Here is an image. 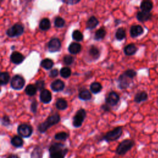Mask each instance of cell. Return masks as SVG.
<instances>
[{"label": "cell", "instance_id": "37", "mask_svg": "<svg viewBox=\"0 0 158 158\" xmlns=\"http://www.w3.org/2000/svg\"><path fill=\"white\" fill-rule=\"evenodd\" d=\"M55 25L57 28H62L65 25V21L61 17H56L54 22Z\"/></svg>", "mask_w": 158, "mask_h": 158}, {"label": "cell", "instance_id": "31", "mask_svg": "<svg viewBox=\"0 0 158 158\" xmlns=\"http://www.w3.org/2000/svg\"><path fill=\"white\" fill-rule=\"evenodd\" d=\"M36 91H37L36 87H35V85L32 84H30L27 85L25 89V93L30 96H32L35 95L36 93Z\"/></svg>", "mask_w": 158, "mask_h": 158}, {"label": "cell", "instance_id": "40", "mask_svg": "<svg viewBox=\"0 0 158 158\" xmlns=\"http://www.w3.org/2000/svg\"><path fill=\"white\" fill-rule=\"evenodd\" d=\"M35 87H36L37 90L40 91H42L44 90L45 87V82L43 80H40L36 82L35 83Z\"/></svg>", "mask_w": 158, "mask_h": 158}, {"label": "cell", "instance_id": "34", "mask_svg": "<svg viewBox=\"0 0 158 158\" xmlns=\"http://www.w3.org/2000/svg\"><path fill=\"white\" fill-rule=\"evenodd\" d=\"M72 38L75 40V41L81 42L83 40L84 36L81 31L76 30H74L72 33Z\"/></svg>", "mask_w": 158, "mask_h": 158}, {"label": "cell", "instance_id": "5", "mask_svg": "<svg viewBox=\"0 0 158 158\" xmlns=\"http://www.w3.org/2000/svg\"><path fill=\"white\" fill-rule=\"evenodd\" d=\"M87 113L85 109H79L74 115L73 118V126L75 128L80 127L82 126L85 118L86 117Z\"/></svg>", "mask_w": 158, "mask_h": 158}, {"label": "cell", "instance_id": "9", "mask_svg": "<svg viewBox=\"0 0 158 158\" xmlns=\"http://www.w3.org/2000/svg\"><path fill=\"white\" fill-rule=\"evenodd\" d=\"M132 82V79L127 76L124 73L121 74L118 78V87L121 90H125L129 88Z\"/></svg>", "mask_w": 158, "mask_h": 158}, {"label": "cell", "instance_id": "25", "mask_svg": "<svg viewBox=\"0 0 158 158\" xmlns=\"http://www.w3.org/2000/svg\"><path fill=\"white\" fill-rule=\"evenodd\" d=\"M89 55L93 59H98L100 56V50L96 47L92 46L89 49Z\"/></svg>", "mask_w": 158, "mask_h": 158}, {"label": "cell", "instance_id": "35", "mask_svg": "<svg viewBox=\"0 0 158 158\" xmlns=\"http://www.w3.org/2000/svg\"><path fill=\"white\" fill-rule=\"evenodd\" d=\"M60 75L64 78H69L71 75V70L69 67H62L60 70Z\"/></svg>", "mask_w": 158, "mask_h": 158}, {"label": "cell", "instance_id": "15", "mask_svg": "<svg viewBox=\"0 0 158 158\" xmlns=\"http://www.w3.org/2000/svg\"><path fill=\"white\" fill-rule=\"evenodd\" d=\"M40 101L42 103L45 104L50 103L52 100V95L51 92L47 89H44L41 92L40 95Z\"/></svg>", "mask_w": 158, "mask_h": 158}, {"label": "cell", "instance_id": "27", "mask_svg": "<svg viewBox=\"0 0 158 158\" xmlns=\"http://www.w3.org/2000/svg\"><path fill=\"white\" fill-rule=\"evenodd\" d=\"M106 34V32L105 28L104 27H101L95 32L94 39L97 41L101 40L103 39L105 37Z\"/></svg>", "mask_w": 158, "mask_h": 158}, {"label": "cell", "instance_id": "22", "mask_svg": "<svg viewBox=\"0 0 158 158\" xmlns=\"http://www.w3.org/2000/svg\"><path fill=\"white\" fill-rule=\"evenodd\" d=\"M98 20L95 16H92L89 18L87 22V28L88 30H92L95 28L98 25Z\"/></svg>", "mask_w": 158, "mask_h": 158}, {"label": "cell", "instance_id": "18", "mask_svg": "<svg viewBox=\"0 0 158 158\" xmlns=\"http://www.w3.org/2000/svg\"><path fill=\"white\" fill-rule=\"evenodd\" d=\"M65 84L63 81L61 80H56L53 81L51 84V88L53 91L58 92L64 90Z\"/></svg>", "mask_w": 158, "mask_h": 158}, {"label": "cell", "instance_id": "36", "mask_svg": "<svg viewBox=\"0 0 158 158\" xmlns=\"http://www.w3.org/2000/svg\"><path fill=\"white\" fill-rule=\"evenodd\" d=\"M69 134L64 132H61L56 134L55 135V138L56 140H61V141H65L69 138Z\"/></svg>", "mask_w": 158, "mask_h": 158}, {"label": "cell", "instance_id": "13", "mask_svg": "<svg viewBox=\"0 0 158 158\" xmlns=\"http://www.w3.org/2000/svg\"><path fill=\"white\" fill-rule=\"evenodd\" d=\"M152 14L151 13H146L144 11H138L136 15L137 20L140 22H144L150 21L152 19Z\"/></svg>", "mask_w": 158, "mask_h": 158}, {"label": "cell", "instance_id": "43", "mask_svg": "<svg viewBox=\"0 0 158 158\" xmlns=\"http://www.w3.org/2000/svg\"><path fill=\"white\" fill-rule=\"evenodd\" d=\"M36 107H37V103L36 101H34L32 104H31V110L33 113H35L36 111Z\"/></svg>", "mask_w": 158, "mask_h": 158}, {"label": "cell", "instance_id": "6", "mask_svg": "<svg viewBox=\"0 0 158 158\" xmlns=\"http://www.w3.org/2000/svg\"><path fill=\"white\" fill-rule=\"evenodd\" d=\"M17 133L21 137L28 138L33 133L32 127L27 124H22L17 127Z\"/></svg>", "mask_w": 158, "mask_h": 158}, {"label": "cell", "instance_id": "33", "mask_svg": "<svg viewBox=\"0 0 158 158\" xmlns=\"http://www.w3.org/2000/svg\"><path fill=\"white\" fill-rule=\"evenodd\" d=\"M56 107H57L58 109H59V110H64V109H66L67 107V106H68L67 102L66 101V100H65L63 99V98L58 99V101H56Z\"/></svg>", "mask_w": 158, "mask_h": 158}, {"label": "cell", "instance_id": "26", "mask_svg": "<svg viewBox=\"0 0 158 158\" xmlns=\"http://www.w3.org/2000/svg\"><path fill=\"white\" fill-rule=\"evenodd\" d=\"M10 80V76L8 72H3L0 74V84L2 85H6Z\"/></svg>", "mask_w": 158, "mask_h": 158}, {"label": "cell", "instance_id": "16", "mask_svg": "<svg viewBox=\"0 0 158 158\" xmlns=\"http://www.w3.org/2000/svg\"><path fill=\"white\" fill-rule=\"evenodd\" d=\"M153 3L149 0H145L142 1L140 3V9L141 11L146 12V13H151L152 8H153Z\"/></svg>", "mask_w": 158, "mask_h": 158}, {"label": "cell", "instance_id": "20", "mask_svg": "<svg viewBox=\"0 0 158 158\" xmlns=\"http://www.w3.org/2000/svg\"><path fill=\"white\" fill-rule=\"evenodd\" d=\"M82 46L78 43H72L68 48L70 53L72 55H77L81 51Z\"/></svg>", "mask_w": 158, "mask_h": 158}, {"label": "cell", "instance_id": "41", "mask_svg": "<svg viewBox=\"0 0 158 158\" xmlns=\"http://www.w3.org/2000/svg\"><path fill=\"white\" fill-rule=\"evenodd\" d=\"M2 124L5 126H8L11 123V121L9 119V118L6 116V115H5L2 119Z\"/></svg>", "mask_w": 158, "mask_h": 158}, {"label": "cell", "instance_id": "46", "mask_svg": "<svg viewBox=\"0 0 158 158\" xmlns=\"http://www.w3.org/2000/svg\"><path fill=\"white\" fill-rule=\"evenodd\" d=\"M7 158H19L18 156L15 155V154H11L10 156H9Z\"/></svg>", "mask_w": 158, "mask_h": 158}, {"label": "cell", "instance_id": "14", "mask_svg": "<svg viewBox=\"0 0 158 158\" xmlns=\"http://www.w3.org/2000/svg\"><path fill=\"white\" fill-rule=\"evenodd\" d=\"M10 59L13 63L18 65V64H21L24 61L25 58H24V55L20 53L19 52L14 51L11 55Z\"/></svg>", "mask_w": 158, "mask_h": 158}, {"label": "cell", "instance_id": "29", "mask_svg": "<svg viewBox=\"0 0 158 158\" xmlns=\"http://www.w3.org/2000/svg\"><path fill=\"white\" fill-rule=\"evenodd\" d=\"M126 37V32L124 28H118L115 33V38L118 41H121Z\"/></svg>", "mask_w": 158, "mask_h": 158}, {"label": "cell", "instance_id": "21", "mask_svg": "<svg viewBox=\"0 0 158 158\" xmlns=\"http://www.w3.org/2000/svg\"><path fill=\"white\" fill-rule=\"evenodd\" d=\"M43 151L40 146H36L32 151L30 158H43Z\"/></svg>", "mask_w": 158, "mask_h": 158}, {"label": "cell", "instance_id": "44", "mask_svg": "<svg viewBox=\"0 0 158 158\" xmlns=\"http://www.w3.org/2000/svg\"><path fill=\"white\" fill-rule=\"evenodd\" d=\"M101 107L103 108V110H104V111H109V109H110V107H109V105H107V104L103 105Z\"/></svg>", "mask_w": 158, "mask_h": 158}, {"label": "cell", "instance_id": "30", "mask_svg": "<svg viewBox=\"0 0 158 158\" xmlns=\"http://www.w3.org/2000/svg\"><path fill=\"white\" fill-rule=\"evenodd\" d=\"M54 65V62L48 58L45 59L42 61L41 62V66L43 67L46 70H50L51 69Z\"/></svg>", "mask_w": 158, "mask_h": 158}, {"label": "cell", "instance_id": "1", "mask_svg": "<svg viewBox=\"0 0 158 158\" xmlns=\"http://www.w3.org/2000/svg\"><path fill=\"white\" fill-rule=\"evenodd\" d=\"M68 151V148L61 143H55L49 148L50 158H64Z\"/></svg>", "mask_w": 158, "mask_h": 158}, {"label": "cell", "instance_id": "7", "mask_svg": "<svg viewBox=\"0 0 158 158\" xmlns=\"http://www.w3.org/2000/svg\"><path fill=\"white\" fill-rule=\"evenodd\" d=\"M24 32V27L19 24H16L6 31V35L9 37H16L21 35Z\"/></svg>", "mask_w": 158, "mask_h": 158}, {"label": "cell", "instance_id": "23", "mask_svg": "<svg viewBox=\"0 0 158 158\" xmlns=\"http://www.w3.org/2000/svg\"><path fill=\"white\" fill-rule=\"evenodd\" d=\"M11 143L13 146L16 148L22 147L24 145V141L21 136H14L11 138Z\"/></svg>", "mask_w": 158, "mask_h": 158}, {"label": "cell", "instance_id": "4", "mask_svg": "<svg viewBox=\"0 0 158 158\" xmlns=\"http://www.w3.org/2000/svg\"><path fill=\"white\" fill-rule=\"evenodd\" d=\"M122 134V127H117L108 132L103 137V140L107 142L114 141L119 138Z\"/></svg>", "mask_w": 158, "mask_h": 158}, {"label": "cell", "instance_id": "12", "mask_svg": "<svg viewBox=\"0 0 158 158\" xmlns=\"http://www.w3.org/2000/svg\"><path fill=\"white\" fill-rule=\"evenodd\" d=\"M144 33V29L140 25H134L130 27V34L132 38H137Z\"/></svg>", "mask_w": 158, "mask_h": 158}, {"label": "cell", "instance_id": "42", "mask_svg": "<svg viewBox=\"0 0 158 158\" xmlns=\"http://www.w3.org/2000/svg\"><path fill=\"white\" fill-rule=\"evenodd\" d=\"M58 75H59V71L57 69H55L51 70L50 71V74H49L50 77H51V78H55V77H57Z\"/></svg>", "mask_w": 158, "mask_h": 158}, {"label": "cell", "instance_id": "24", "mask_svg": "<svg viewBox=\"0 0 158 158\" xmlns=\"http://www.w3.org/2000/svg\"><path fill=\"white\" fill-rule=\"evenodd\" d=\"M39 27L42 30H48L51 27V23L48 18H44L41 20L39 24Z\"/></svg>", "mask_w": 158, "mask_h": 158}, {"label": "cell", "instance_id": "39", "mask_svg": "<svg viewBox=\"0 0 158 158\" xmlns=\"http://www.w3.org/2000/svg\"><path fill=\"white\" fill-rule=\"evenodd\" d=\"M74 59L71 55H66L63 58V61L66 65H71L73 62Z\"/></svg>", "mask_w": 158, "mask_h": 158}, {"label": "cell", "instance_id": "2", "mask_svg": "<svg viewBox=\"0 0 158 158\" xmlns=\"http://www.w3.org/2000/svg\"><path fill=\"white\" fill-rule=\"evenodd\" d=\"M60 120H61L60 115L56 113V114H53L49 116L45 122L38 125V130L42 134L45 133L51 127L59 123Z\"/></svg>", "mask_w": 158, "mask_h": 158}, {"label": "cell", "instance_id": "17", "mask_svg": "<svg viewBox=\"0 0 158 158\" xmlns=\"http://www.w3.org/2000/svg\"><path fill=\"white\" fill-rule=\"evenodd\" d=\"M148 99V95L145 91L139 92L136 93L134 96V101L138 104L147 101Z\"/></svg>", "mask_w": 158, "mask_h": 158}, {"label": "cell", "instance_id": "3", "mask_svg": "<svg viewBox=\"0 0 158 158\" xmlns=\"http://www.w3.org/2000/svg\"><path fill=\"white\" fill-rule=\"evenodd\" d=\"M135 145V142L132 140L126 139L123 140L118 145L116 149V153L118 155L122 156L129 151Z\"/></svg>", "mask_w": 158, "mask_h": 158}, {"label": "cell", "instance_id": "32", "mask_svg": "<svg viewBox=\"0 0 158 158\" xmlns=\"http://www.w3.org/2000/svg\"><path fill=\"white\" fill-rule=\"evenodd\" d=\"M102 90V85L99 82H93L90 85V90L94 94L100 93Z\"/></svg>", "mask_w": 158, "mask_h": 158}, {"label": "cell", "instance_id": "45", "mask_svg": "<svg viewBox=\"0 0 158 158\" xmlns=\"http://www.w3.org/2000/svg\"><path fill=\"white\" fill-rule=\"evenodd\" d=\"M64 3H67V4H76V3H78L79 2L78 1H67V2H63Z\"/></svg>", "mask_w": 158, "mask_h": 158}, {"label": "cell", "instance_id": "28", "mask_svg": "<svg viewBox=\"0 0 158 158\" xmlns=\"http://www.w3.org/2000/svg\"><path fill=\"white\" fill-rule=\"evenodd\" d=\"M78 98L81 100L88 101L91 100L92 94L88 90H83L78 94Z\"/></svg>", "mask_w": 158, "mask_h": 158}, {"label": "cell", "instance_id": "10", "mask_svg": "<svg viewBox=\"0 0 158 158\" xmlns=\"http://www.w3.org/2000/svg\"><path fill=\"white\" fill-rule=\"evenodd\" d=\"M48 47L49 51L51 53H55L59 51L61 48V43L59 39H58V38H52L48 43Z\"/></svg>", "mask_w": 158, "mask_h": 158}, {"label": "cell", "instance_id": "38", "mask_svg": "<svg viewBox=\"0 0 158 158\" xmlns=\"http://www.w3.org/2000/svg\"><path fill=\"white\" fill-rule=\"evenodd\" d=\"M127 76H128L129 78H130L131 79H134V77H135L137 75V72L134 70V69H129L127 70H126L124 72Z\"/></svg>", "mask_w": 158, "mask_h": 158}, {"label": "cell", "instance_id": "19", "mask_svg": "<svg viewBox=\"0 0 158 158\" xmlns=\"http://www.w3.org/2000/svg\"><path fill=\"white\" fill-rule=\"evenodd\" d=\"M137 51L138 48L134 43H131L127 45L124 49V53L127 56H133L137 52Z\"/></svg>", "mask_w": 158, "mask_h": 158}, {"label": "cell", "instance_id": "8", "mask_svg": "<svg viewBox=\"0 0 158 158\" xmlns=\"http://www.w3.org/2000/svg\"><path fill=\"white\" fill-rule=\"evenodd\" d=\"M25 85V80L24 78L19 75H14L11 81V87L16 90H19L23 88Z\"/></svg>", "mask_w": 158, "mask_h": 158}, {"label": "cell", "instance_id": "11", "mask_svg": "<svg viewBox=\"0 0 158 158\" xmlns=\"http://www.w3.org/2000/svg\"><path fill=\"white\" fill-rule=\"evenodd\" d=\"M120 100L119 96L115 92H111L106 98V103L107 105L114 106H115Z\"/></svg>", "mask_w": 158, "mask_h": 158}, {"label": "cell", "instance_id": "47", "mask_svg": "<svg viewBox=\"0 0 158 158\" xmlns=\"http://www.w3.org/2000/svg\"><path fill=\"white\" fill-rule=\"evenodd\" d=\"M157 105H158V100H157Z\"/></svg>", "mask_w": 158, "mask_h": 158}]
</instances>
